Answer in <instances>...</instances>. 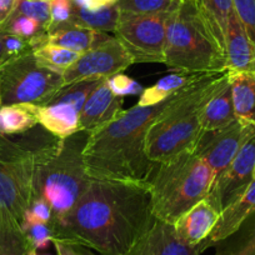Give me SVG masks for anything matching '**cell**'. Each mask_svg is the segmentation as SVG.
<instances>
[{"label": "cell", "instance_id": "4", "mask_svg": "<svg viewBox=\"0 0 255 255\" xmlns=\"http://www.w3.org/2000/svg\"><path fill=\"white\" fill-rule=\"evenodd\" d=\"M89 134L79 130L64 139L54 136L41 149L34 175L33 199L43 198L49 203L53 210L51 222L69 213L92 183L83 156Z\"/></svg>", "mask_w": 255, "mask_h": 255}, {"label": "cell", "instance_id": "47", "mask_svg": "<svg viewBox=\"0 0 255 255\" xmlns=\"http://www.w3.org/2000/svg\"><path fill=\"white\" fill-rule=\"evenodd\" d=\"M254 179H255V170H254Z\"/></svg>", "mask_w": 255, "mask_h": 255}, {"label": "cell", "instance_id": "14", "mask_svg": "<svg viewBox=\"0 0 255 255\" xmlns=\"http://www.w3.org/2000/svg\"><path fill=\"white\" fill-rule=\"evenodd\" d=\"M224 51L228 72L255 75V44L234 10L228 20Z\"/></svg>", "mask_w": 255, "mask_h": 255}, {"label": "cell", "instance_id": "35", "mask_svg": "<svg viewBox=\"0 0 255 255\" xmlns=\"http://www.w3.org/2000/svg\"><path fill=\"white\" fill-rule=\"evenodd\" d=\"M233 8L255 44V0H233Z\"/></svg>", "mask_w": 255, "mask_h": 255}, {"label": "cell", "instance_id": "16", "mask_svg": "<svg viewBox=\"0 0 255 255\" xmlns=\"http://www.w3.org/2000/svg\"><path fill=\"white\" fill-rule=\"evenodd\" d=\"M255 213V180L250 184L249 188L244 191L242 197L228 205L219 214L217 224L210 233L209 237L199 245L200 252H204L208 248L214 247L217 243L227 239L230 235L235 234L243 224Z\"/></svg>", "mask_w": 255, "mask_h": 255}, {"label": "cell", "instance_id": "7", "mask_svg": "<svg viewBox=\"0 0 255 255\" xmlns=\"http://www.w3.org/2000/svg\"><path fill=\"white\" fill-rule=\"evenodd\" d=\"M54 136L20 143L0 134V210L21 223L34 197V175L40 151Z\"/></svg>", "mask_w": 255, "mask_h": 255}, {"label": "cell", "instance_id": "36", "mask_svg": "<svg viewBox=\"0 0 255 255\" xmlns=\"http://www.w3.org/2000/svg\"><path fill=\"white\" fill-rule=\"evenodd\" d=\"M53 219V210L49 203L43 198H34L28 207L20 224L24 223H45L50 224Z\"/></svg>", "mask_w": 255, "mask_h": 255}, {"label": "cell", "instance_id": "33", "mask_svg": "<svg viewBox=\"0 0 255 255\" xmlns=\"http://www.w3.org/2000/svg\"><path fill=\"white\" fill-rule=\"evenodd\" d=\"M26 239L30 243L34 250L48 249L49 245L53 243V232L49 224L45 223H24L20 224Z\"/></svg>", "mask_w": 255, "mask_h": 255}, {"label": "cell", "instance_id": "38", "mask_svg": "<svg viewBox=\"0 0 255 255\" xmlns=\"http://www.w3.org/2000/svg\"><path fill=\"white\" fill-rule=\"evenodd\" d=\"M3 45L6 56L9 58V61L33 50V45H31L30 41L18 35H14V34L4 33Z\"/></svg>", "mask_w": 255, "mask_h": 255}, {"label": "cell", "instance_id": "24", "mask_svg": "<svg viewBox=\"0 0 255 255\" xmlns=\"http://www.w3.org/2000/svg\"><path fill=\"white\" fill-rule=\"evenodd\" d=\"M34 252L20 222L0 210V255H33Z\"/></svg>", "mask_w": 255, "mask_h": 255}, {"label": "cell", "instance_id": "30", "mask_svg": "<svg viewBox=\"0 0 255 255\" xmlns=\"http://www.w3.org/2000/svg\"><path fill=\"white\" fill-rule=\"evenodd\" d=\"M103 79H93V80H82V82L73 83V84L65 85L61 88L48 103L59 102V103H68L82 112V108L84 105L85 100L90 95V93L97 88V85L102 82ZM46 104V103H45Z\"/></svg>", "mask_w": 255, "mask_h": 255}, {"label": "cell", "instance_id": "19", "mask_svg": "<svg viewBox=\"0 0 255 255\" xmlns=\"http://www.w3.org/2000/svg\"><path fill=\"white\" fill-rule=\"evenodd\" d=\"M38 124L58 139L68 138L80 130V110L68 103L50 102L35 105Z\"/></svg>", "mask_w": 255, "mask_h": 255}, {"label": "cell", "instance_id": "37", "mask_svg": "<svg viewBox=\"0 0 255 255\" xmlns=\"http://www.w3.org/2000/svg\"><path fill=\"white\" fill-rule=\"evenodd\" d=\"M73 9H74V1L73 0H51V25L49 29L69 23L72 20Z\"/></svg>", "mask_w": 255, "mask_h": 255}, {"label": "cell", "instance_id": "43", "mask_svg": "<svg viewBox=\"0 0 255 255\" xmlns=\"http://www.w3.org/2000/svg\"><path fill=\"white\" fill-rule=\"evenodd\" d=\"M252 232H253V237H254V242H255V220H254V224L252 227Z\"/></svg>", "mask_w": 255, "mask_h": 255}, {"label": "cell", "instance_id": "28", "mask_svg": "<svg viewBox=\"0 0 255 255\" xmlns=\"http://www.w3.org/2000/svg\"><path fill=\"white\" fill-rule=\"evenodd\" d=\"M217 249L213 255H255V242L252 228L243 229L214 245Z\"/></svg>", "mask_w": 255, "mask_h": 255}, {"label": "cell", "instance_id": "13", "mask_svg": "<svg viewBox=\"0 0 255 255\" xmlns=\"http://www.w3.org/2000/svg\"><path fill=\"white\" fill-rule=\"evenodd\" d=\"M199 247L184 243L173 224L155 218L148 232L124 255H200Z\"/></svg>", "mask_w": 255, "mask_h": 255}, {"label": "cell", "instance_id": "6", "mask_svg": "<svg viewBox=\"0 0 255 255\" xmlns=\"http://www.w3.org/2000/svg\"><path fill=\"white\" fill-rule=\"evenodd\" d=\"M164 64L193 74L227 72L224 49L215 39L194 0H181L166 25Z\"/></svg>", "mask_w": 255, "mask_h": 255}, {"label": "cell", "instance_id": "10", "mask_svg": "<svg viewBox=\"0 0 255 255\" xmlns=\"http://www.w3.org/2000/svg\"><path fill=\"white\" fill-rule=\"evenodd\" d=\"M254 135L255 125L237 119L225 128L203 130L193 153L204 160L218 175L230 165L243 146Z\"/></svg>", "mask_w": 255, "mask_h": 255}, {"label": "cell", "instance_id": "41", "mask_svg": "<svg viewBox=\"0 0 255 255\" xmlns=\"http://www.w3.org/2000/svg\"><path fill=\"white\" fill-rule=\"evenodd\" d=\"M73 1H74L75 5L90 9V10H95V9L103 8V6L117 4V0H73Z\"/></svg>", "mask_w": 255, "mask_h": 255}, {"label": "cell", "instance_id": "27", "mask_svg": "<svg viewBox=\"0 0 255 255\" xmlns=\"http://www.w3.org/2000/svg\"><path fill=\"white\" fill-rule=\"evenodd\" d=\"M33 54L36 60L40 61L43 65L60 74H64V72L69 69L82 55L69 49L61 48V46L45 43V41L35 44L33 48Z\"/></svg>", "mask_w": 255, "mask_h": 255}, {"label": "cell", "instance_id": "25", "mask_svg": "<svg viewBox=\"0 0 255 255\" xmlns=\"http://www.w3.org/2000/svg\"><path fill=\"white\" fill-rule=\"evenodd\" d=\"M119 16L120 10L117 4L103 6V8L95 9V10L82 8V6L74 4L72 20L69 23L95 31L114 33Z\"/></svg>", "mask_w": 255, "mask_h": 255}, {"label": "cell", "instance_id": "31", "mask_svg": "<svg viewBox=\"0 0 255 255\" xmlns=\"http://www.w3.org/2000/svg\"><path fill=\"white\" fill-rule=\"evenodd\" d=\"M0 30L26 39V40L30 41L31 45L36 39L46 34L45 29L41 26L40 23L31 18H28V16L18 15V14H13Z\"/></svg>", "mask_w": 255, "mask_h": 255}, {"label": "cell", "instance_id": "34", "mask_svg": "<svg viewBox=\"0 0 255 255\" xmlns=\"http://www.w3.org/2000/svg\"><path fill=\"white\" fill-rule=\"evenodd\" d=\"M107 82L110 90L117 97L125 98L128 95H140L144 90L143 85L140 83L134 80L133 78L125 75L124 73H118V74L108 78Z\"/></svg>", "mask_w": 255, "mask_h": 255}, {"label": "cell", "instance_id": "29", "mask_svg": "<svg viewBox=\"0 0 255 255\" xmlns=\"http://www.w3.org/2000/svg\"><path fill=\"white\" fill-rule=\"evenodd\" d=\"M181 0H117L122 13L158 14L171 13L179 6Z\"/></svg>", "mask_w": 255, "mask_h": 255}, {"label": "cell", "instance_id": "11", "mask_svg": "<svg viewBox=\"0 0 255 255\" xmlns=\"http://www.w3.org/2000/svg\"><path fill=\"white\" fill-rule=\"evenodd\" d=\"M130 55L114 35L100 45L82 54L63 74L64 87L82 80L108 79L133 65Z\"/></svg>", "mask_w": 255, "mask_h": 255}, {"label": "cell", "instance_id": "26", "mask_svg": "<svg viewBox=\"0 0 255 255\" xmlns=\"http://www.w3.org/2000/svg\"><path fill=\"white\" fill-rule=\"evenodd\" d=\"M194 3L208 28L224 49L228 20L234 10L233 0H194Z\"/></svg>", "mask_w": 255, "mask_h": 255}, {"label": "cell", "instance_id": "32", "mask_svg": "<svg viewBox=\"0 0 255 255\" xmlns=\"http://www.w3.org/2000/svg\"><path fill=\"white\" fill-rule=\"evenodd\" d=\"M13 14L28 16L41 24L45 31L51 25L50 1H35V0H18Z\"/></svg>", "mask_w": 255, "mask_h": 255}, {"label": "cell", "instance_id": "46", "mask_svg": "<svg viewBox=\"0 0 255 255\" xmlns=\"http://www.w3.org/2000/svg\"><path fill=\"white\" fill-rule=\"evenodd\" d=\"M35 1H51V0H35Z\"/></svg>", "mask_w": 255, "mask_h": 255}, {"label": "cell", "instance_id": "40", "mask_svg": "<svg viewBox=\"0 0 255 255\" xmlns=\"http://www.w3.org/2000/svg\"><path fill=\"white\" fill-rule=\"evenodd\" d=\"M18 0H0V29L10 19L15 10Z\"/></svg>", "mask_w": 255, "mask_h": 255}, {"label": "cell", "instance_id": "9", "mask_svg": "<svg viewBox=\"0 0 255 255\" xmlns=\"http://www.w3.org/2000/svg\"><path fill=\"white\" fill-rule=\"evenodd\" d=\"M170 13L130 14L120 11L114 36L134 64L163 63Z\"/></svg>", "mask_w": 255, "mask_h": 255}, {"label": "cell", "instance_id": "45", "mask_svg": "<svg viewBox=\"0 0 255 255\" xmlns=\"http://www.w3.org/2000/svg\"><path fill=\"white\" fill-rule=\"evenodd\" d=\"M33 255H50V254H40V253L36 252V250H35V252H34V254H33Z\"/></svg>", "mask_w": 255, "mask_h": 255}, {"label": "cell", "instance_id": "20", "mask_svg": "<svg viewBox=\"0 0 255 255\" xmlns=\"http://www.w3.org/2000/svg\"><path fill=\"white\" fill-rule=\"evenodd\" d=\"M237 120L233 104L232 85L229 80L213 95L205 104L202 114L203 130H214L225 128Z\"/></svg>", "mask_w": 255, "mask_h": 255}, {"label": "cell", "instance_id": "44", "mask_svg": "<svg viewBox=\"0 0 255 255\" xmlns=\"http://www.w3.org/2000/svg\"><path fill=\"white\" fill-rule=\"evenodd\" d=\"M3 107V97H1V88H0V108Z\"/></svg>", "mask_w": 255, "mask_h": 255}, {"label": "cell", "instance_id": "2", "mask_svg": "<svg viewBox=\"0 0 255 255\" xmlns=\"http://www.w3.org/2000/svg\"><path fill=\"white\" fill-rule=\"evenodd\" d=\"M179 93L180 90L151 107L136 104L123 110L109 124L90 131L83 153L88 175L93 179L146 183L156 165L146 155V134Z\"/></svg>", "mask_w": 255, "mask_h": 255}, {"label": "cell", "instance_id": "8", "mask_svg": "<svg viewBox=\"0 0 255 255\" xmlns=\"http://www.w3.org/2000/svg\"><path fill=\"white\" fill-rule=\"evenodd\" d=\"M63 87V74L36 60L33 50L8 61L0 70L3 105L45 104Z\"/></svg>", "mask_w": 255, "mask_h": 255}, {"label": "cell", "instance_id": "48", "mask_svg": "<svg viewBox=\"0 0 255 255\" xmlns=\"http://www.w3.org/2000/svg\"><path fill=\"white\" fill-rule=\"evenodd\" d=\"M254 77H255V75H254Z\"/></svg>", "mask_w": 255, "mask_h": 255}, {"label": "cell", "instance_id": "21", "mask_svg": "<svg viewBox=\"0 0 255 255\" xmlns=\"http://www.w3.org/2000/svg\"><path fill=\"white\" fill-rule=\"evenodd\" d=\"M229 75L237 119L255 125V77L245 73Z\"/></svg>", "mask_w": 255, "mask_h": 255}, {"label": "cell", "instance_id": "15", "mask_svg": "<svg viewBox=\"0 0 255 255\" xmlns=\"http://www.w3.org/2000/svg\"><path fill=\"white\" fill-rule=\"evenodd\" d=\"M124 98L110 90L107 79H103L90 93L80 112V130L93 131L109 124L123 112Z\"/></svg>", "mask_w": 255, "mask_h": 255}, {"label": "cell", "instance_id": "42", "mask_svg": "<svg viewBox=\"0 0 255 255\" xmlns=\"http://www.w3.org/2000/svg\"><path fill=\"white\" fill-rule=\"evenodd\" d=\"M3 35H4V33L1 30H0V70L3 69L4 65H5V64L9 61V58H8V56H6L5 50H4Z\"/></svg>", "mask_w": 255, "mask_h": 255}, {"label": "cell", "instance_id": "23", "mask_svg": "<svg viewBox=\"0 0 255 255\" xmlns=\"http://www.w3.org/2000/svg\"><path fill=\"white\" fill-rule=\"evenodd\" d=\"M38 124L34 104H9L0 108V134L13 135L31 130Z\"/></svg>", "mask_w": 255, "mask_h": 255}, {"label": "cell", "instance_id": "5", "mask_svg": "<svg viewBox=\"0 0 255 255\" xmlns=\"http://www.w3.org/2000/svg\"><path fill=\"white\" fill-rule=\"evenodd\" d=\"M215 176L213 169L193 151L156 163L148 180L154 217L174 224L184 213L207 199Z\"/></svg>", "mask_w": 255, "mask_h": 255}, {"label": "cell", "instance_id": "12", "mask_svg": "<svg viewBox=\"0 0 255 255\" xmlns=\"http://www.w3.org/2000/svg\"><path fill=\"white\" fill-rule=\"evenodd\" d=\"M255 135L247 141L227 169L215 176L207 200L218 213L242 197L255 180Z\"/></svg>", "mask_w": 255, "mask_h": 255}, {"label": "cell", "instance_id": "3", "mask_svg": "<svg viewBox=\"0 0 255 255\" xmlns=\"http://www.w3.org/2000/svg\"><path fill=\"white\" fill-rule=\"evenodd\" d=\"M229 80V72L208 73L180 90L154 120L146 134V155L161 163L184 151H193L202 134V114L210 98Z\"/></svg>", "mask_w": 255, "mask_h": 255}, {"label": "cell", "instance_id": "17", "mask_svg": "<svg viewBox=\"0 0 255 255\" xmlns=\"http://www.w3.org/2000/svg\"><path fill=\"white\" fill-rule=\"evenodd\" d=\"M218 219L219 213L204 199L184 213L173 225L178 237L184 243L199 247L213 232Z\"/></svg>", "mask_w": 255, "mask_h": 255}, {"label": "cell", "instance_id": "1", "mask_svg": "<svg viewBox=\"0 0 255 255\" xmlns=\"http://www.w3.org/2000/svg\"><path fill=\"white\" fill-rule=\"evenodd\" d=\"M149 183L93 179L69 213L50 223L53 240L99 255H124L154 223Z\"/></svg>", "mask_w": 255, "mask_h": 255}, {"label": "cell", "instance_id": "22", "mask_svg": "<svg viewBox=\"0 0 255 255\" xmlns=\"http://www.w3.org/2000/svg\"><path fill=\"white\" fill-rule=\"evenodd\" d=\"M208 74V73H207ZM204 74H193L185 72H174L159 79L155 84L145 88L139 98V107H151L158 103L164 102L169 97L174 95L185 88L186 85L194 83Z\"/></svg>", "mask_w": 255, "mask_h": 255}, {"label": "cell", "instance_id": "39", "mask_svg": "<svg viewBox=\"0 0 255 255\" xmlns=\"http://www.w3.org/2000/svg\"><path fill=\"white\" fill-rule=\"evenodd\" d=\"M53 245L58 255H99L94 254L89 248L70 244V243H64L60 240H53Z\"/></svg>", "mask_w": 255, "mask_h": 255}, {"label": "cell", "instance_id": "18", "mask_svg": "<svg viewBox=\"0 0 255 255\" xmlns=\"http://www.w3.org/2000/svg\"><path fill=\"white\" fill-rule=\"evenodd\" d=\"M112 35L103 31H95L92 29L83 28V26L75 25L73 23L63 24V25L55 26L46 31V34L41 35L33 43V48L35 44L40 41L54 44V45L61 46V48L69 49L75 53L84 54L90 49L100 45Z\"/></svg>", "mask_w": 255, "mask_h": 255}]
</instances>
